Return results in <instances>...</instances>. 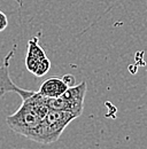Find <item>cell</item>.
I'll list each match as a JSON object with an SVG mask.
<instances>
[{"label": "cell", "mask_w": 147, "mask_h": 149, "mask_svg": "<svg viewBox=\"0 0 147 149\" xmlns=\"http://www.w3.org/2000/svg\"><path fill=\"white\" fill-rule=\"evenodd\" d=\"M7 26H8V19H7L6 14H4V13L0 10V32L4 31Z\"/></svg>", "instance_id": "52a82bcc"}, {"label": "cell", "mask_w": 147, "mask_h": 149, "mask_svg": "<svg viewBox=\"0 0 147 149\" xmlns=\"http://www.w3.org/2000/svg\"><path fill=\"white\" fill-rule=\"evenodd\" d=\"M62 79H63L69 86H73L74 84H75V78H74V76H71V74H66Z\"/></svg>", "instance_id": "ba28073f"}, {"label": "cell", "mask_w": 147, "mask_h": 149, "mask_svg": "<svg viewBox=\"0 0 147 149\" xmlns=\"http://www.w3.org/2000/svg\"><path fill=\"white\" fill-rule=\"evenodd\" d=\"M74 119H76V116L70 112L50 109L47 115L43 118L34 141L43 145L55 142L61 136L68 124Z\"/></svg>", "instance_id": "7a4b0ae2"}, {"label": "cell", "mask_w": 147, "mask_h": 149, "mask_svg": "<svg viewBox=\"0 0 147 149\" xmlns=\"http://www.w3.org/2000/svg\"><path fill=\"white\" fill-rule=\"evenodd\" d=\"M50 111L46 104V97L35 92L24 99L22 106L13 115L6 118L10 130L34 141L43 118Z\"/></svg>", "instance_id": "6da1fadb"}, {"label": "cell", "mask_w": 147, "mask_h": 149, "mask_svg": "<svg viewBox=\"0 0 147 149\" xmlns=\"http://www.w3.org/2000/svg\"><path fill=\"white\" fill-rule=\"evenodd\" d=\"M68 87L69 85L62 78L53 77L45 80L41 84L38 93H40L45 97H57L64 93L68 90Z\"/></svg>", "instance_id": "8992f818"}, {"label": "cell", "mask_w": 147, "mask_h": 149, "mask_svg": "<svg viewBox=\"0 0 147 149\" xmlns=\"http://www.w3.org/2000/svg\"><path fill=\"white\" fill-rule=\"evenodd\" d=\"M25 65L27 69L36 74L37 77H41L48 72L51 69V62L46 53L40 47L38 42V38L34 37L29 40L28 44V54L25 57Z\"/></svg>", "instance_id": "277c9868"}, {"label": "cell", "mask_w": 147, "mask_h": 149, "mask_svg": "<svg viewBox=\"0 0 147 149\" xmlns=\"http://www.w3.org/2000/svg\"><path fill=\"white\" fill-rule=\"evenodd\" d=\"M14 55V49L6 56V60H5V64L2 68H0V95H4L6 92H16L22 96V100L29 97L30 95L35 93L34 91H27V90H23V88H20L18 87L9 78L8 76V62L9 60L12 58V56Z\"/></svg>", "instance_id": "5b68a950"}, {"label": "cell", "mask_w": 147, "mask_h": 149, "mask_svg": "<svg viewBox=\"0 0 147 149\" xmlns=\"http://www.w3.org/2000/svg\"><path fill=\"white\" fill-rule=\"evenodd\" d=\"M88 85L82 81L78 85L69 86L68 90L57 97H46V104L52 110H63L79 117L84 109V99Z\"/></svg>", "instance_id": "3957f363"}]
</instances>
